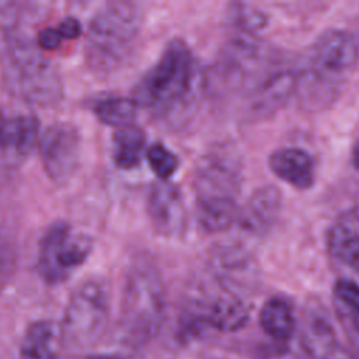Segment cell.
Listing matches in <instances>:
<instances>
[{
    "label": "cell",
    "instance_id": "6da1fadb",
    "mask_svg": "<svg viewBox=\"0 0 359 359\" xmlns=\"http://www.w3.org/2000/svg\"><path fill=\"white\" fill-rule=\"evenodd\" d=\"M0 66L6 87L21 101L50 107L62 100L63 86L56 66L27 35L14 29L4 34Z\"/></svg>",
    "mask_w": 359,
    "mask_h": 359
},
{
    "label": "cell",
    "instance_id": "7a4b0ae2",
    "mask_svg": "<svg viewBox=\"0 0 359 359\" xmlns=\"http://www.w3.org/2000/svg\"><path fill=\"white\" fill-rule=\"evenodd\" d=\"M165 314V292L158 269L144 257L129 266L121 300L119 327L132 344L150 341L160 330Z\"/></svg>",
    "mask_w": 359,
    "mask_h": 359
},
{
    "label": "cell",
    "instance_id": "3957f363",
    "mask_svg": "<svg viewBox=\"0 0 359 359\" xmlns=\"http://www.w3.org/2000/svg\"><path fill=\"white\" fill-rule=\"evenodd\" d=\"M194 74V56L189 48L182 41L174 39L136 84L132 100L137 107L165 112L188 95Z\"/></svg>",
    "mask_w": 359,
    "mask_h": 359
},
{
    "label": "cell",
    "instance_id": "277c9868",
    "mask_svg": "<svg viewBox=\"0 0 359 359\" xmlns=\"http://www.w3.org/2000/svg\"><path fill=\"white\" fill-rule=\"evenodd\" d=\"M140 29V13L129 1L101 6L88 22L87 59L100 70L116 66L130 50Z\"/></svg>",
    "mask_w": 359,
    "mask_h": 359
},
{
    "label": "cell",
    "instance_id": "5b68a950",
    "mask_svg": "<svg viewBox=\"0 0 359 359\" xmlns=\"http://www.w3.org/2000/svg\"><path fill=\"white\" fill-rule=\"evenodd\" d=\"M109 316V297L101 280H86L70 296L62 324L60 344L72 351L94 346L101 338Z\"/></svg>",
    "mask_w": 359,
    "mask_h": 359
},
{
    "label": "cell",
    "instance_id": "8992f818",
    "mask_svg": "<svg viewBox=\"0 0 359 359\" xmlns=\"http://www.w3.org/2000/svg\"><path fill=\"white\" fill-rule=\"evenodd\" d=\"M243 178V158L236 146H212L198 161L194 177L196 202H236Z\"/></svg>",
    "mask_w": 359,
    "mask_h": 359
},
{
    "label": "cell",
    "instance_id": "52a82bcc",
    "mask_svg": "<svg viewBox=\"0 0 359 359\" xmlns=\"http://www.w3.org/2000/svg\"><path fill=\"white\" fill-rule=\"evenodd\" d=\"M93 250L87 234L74 233L65 222H56L43 233L38 247V272L48 283L63 282L83 265Z\"/></svg>",
    "mask_w": 359,
    "mask_h": 359
},
{
    "label": "cell",
    "instance_id": "ba28073f",
    "mask_svg": "<svg viewBox=\"0 0 359 359\" xmlns=\"http://www.w3.org/2000/svg\"><path fill=\"white\" fill-rule=\"evenodd\" d=\"M39 156L48 177L59 185L76 174L81 156V137L69 122H55L45 129L39 142Z\"/></svg>",
    "mask_w": 359,
    "mask_h": 359
},
{
    "label": "cell",
    "instance_id": "9c48e42d",
    "mask_svg": "<svg viewBox=\"0 0 359 359\" xmlns=\"http://www.w3.org/2000/svg\"><path fill=\"white\" fill-rule=\"evenodd\" d=\"M359 48L353 35L342 29H327L314 41L310 52L314 76L332 84L356 65Z\"/></svg>",
    "mask_w": 359,
    "mask_h": 359
},
{
    "label": "cell",
    "instance_id": "30bf717a",
    "mask_svg": "<svg viewBox=\"0 0 359 359\" xmlns=\"http://www.w3.org/2000/svg\"><path fill=\"white\" fill-rule=\"evenodd\" d=\"M195 318L220 331H236L248 318V310L241 297L219 283V290L205 293L195 302Z\"/></svg>",
    "mask_w": 359,
    "mask_h": 359
},
{
    "label": "cell",
    "instance_id": "8fae6325",
    "mask_svg": "<svg viewBox=\"0 0 359 359\" xmlns=\"http://www.w3.org/2000/svg\"><path fill=\"white\" fill-rule=\"evenodd\" d=\"M147 213L154 230L164 237H178L185 230V206L177 185L158 181L147 196Z\"/></svg>",
    "mask_w": 359,
    "mask_h": 359
},
{
    "label": "cell",
    "instance_id": "7c38bea8",
    "mask_svg": "<svg viewBox=\"0 0 359 359\" xmlns=\"http://www.w3.org/2000/svg\"><path fill=\"white\" fill-rule=\"evenodd\" d=\"M268 164L276 177L294 188L307 189L313 185L314 163L311 156L303 149H278L271 153Z\"/></svg>",
    "mask_w": 359,
    "mask_h": 359
},
{
    "label": "cell",
    "instance_id": "4fadbf2b",
    "mask_svg": "<svg viewBox=\"0 0 359 359\" xmlns=\"http://www.w3.org/2000/svg\"><path fill=\"white\" fill-rule=\"evenodd\" d=\"M39 121L34 115L4 118L0 125V151L25 157L39 142Z\"/></svg>",
    "mask_w": 359,
    "mask_h": 359
},
{
    "label": "cell",
    "instance_id": "5bb4252c",
    "mask_svg": "<svg viewBox=\"0 0 359 359\" xmlns=\"http://www.w3.org/2000/svg\"><path fill=\"white\" fill-rule=\"evenodd\" d=\"M328 251L341 264L359 273V219L341 217L328 233Z\"/></svg>",
    "mask_w": 359,
    "mask_h": 359
},
{
    "label": "cell",
    "instance_id": "9a60e30c",
    "mask_svg": "<svg viewBox=\"0 0 359 359\" xmlns=\"http://www.w3.org/2000/svg\"><path fill=\"white\" fill-rule=\"evenodd\" d=\"M57 342H60V332L52 321H35L22 338L21 356L24 359H56Z\"/></svg>",
    "mask_w": 359,
    "mask_h": 359
},
{
    "label": "cell",
    "instance_id": "2e32d148",
    "mask_svg": "<svg viewBox=\"0 0 359 359\" xmlns=\"http://www.w3.org/2000/svg\"><path fill=\"white\" fill-rule=\"evenodd\" d=\"M280 194L273 187L258 189L248 201L241 215L243 224L251 230H264L271 226L280 210Z\"/></svg>",
    "mask_w": 359,
    "mask_h": 359
},
{
    "label": "cell",
    "instance_id": "e0dca14e",
    "mask_svg": "<svg viewBox=\"0 0 359 359\" xmlns=\"http://www.w3.org/2000/svg\"><path fill=\"white\" fill-rule=\"evenodd\" d=\"M259 323L266 334L279 341H287L296 330V318L290 304L280 299H269L259 311Z\"/></svg>",
    "mask_w": 359,
    "mask_h": 359
},
{
    "label": "cell",
    "instance_id": "ac0fdd59",
    "mask_svg": "<svg viewBox=\"0 0 359 359\" xmlns=\"http://www.w3.org/2000/svg\"><path fill=\"white\" fill-rule=\"evenodd\" d=\"M114 163L122 170H130L139 165L144 147V132L135 123L118 128L114 133Z\"/></svg>",
    "mask_w": 359,
    "mask_h": 359
},
{
    "label": "cell",
    "instance_id": "d6986e66",
    "mask_svg": "<svg viewBox=\"0 0 359 359\" xmlns=\"http://www.w3.org/2000/svg\"><path fill=\"white\" fill-rule=\"evenodd\" d=\"M196 216L208 233L227 230L240 216L236 202H196Z\"/></svg>",
    "mask_w": 359,
    "mask_h": 359
},
{
    "label": "cell",
    "instance_id": "ffe728a7",
    "mask_svg": "<svg viewBox=\"0 0 359 359\" xmlns=\"http://www.w3.org/2000/svg\"><path fill=\"white\" fill-rule=\"evenodd\" d=\"M93 111L104 125L123 128L135 121L137 105L132 98L105 97L94 104Z\"/></svg>",
    "mask_w": 359,
    "mask_h": 359
},
{
    "label": "cell",
    "instance_id": "44dd1931",
    "mask_svg": "<svg viewBox=\"0 0 359 359\" xmlns=\"http://www.w3.org/2000/svg\"><path fill=\"white\" fill-rule=\"evenodd\" d=\"M304 345L311 352L310 355H317L320 352L323 356L337 345L332 328L323 313L310 311L304 321Z\"/></svg>",
    "mask_w": 359,
    "mask_h": 359
},
{
    "label": "cell",
    "instance_id": "7402d4cb",
    "mask_svg": "<svg viewBox=\"0 0 359 359\" xmlns=\"http://www.w3.org/2000/svg\"><path fill=\"white\" fill-rule=\"evenodd\" d=\"M147 163L153 172L161 180L167 181L178 168V158L165 146L154 143L147 149Z\"/></svg>",
    "mask_w": 359,
    "mask_h": 359
},
{
    "label": "cell",
    "instance_id": "603a6c76",
    "mask_svg": "<svg viewBox=\"0 0 359 359\" xmlns=\"http://www.w3.org/2000/svg\"><path fill=\"white\" fill-rule=\"evenodd\" d=\"M337 316L346 338L348 355L351 359H359V314L337 304Z\"/></svg>",
    "mask_w": 359,
    "mask_h": 359
},
{
    "label": "cell",
    "instance_id": "cb8c5ba5",
    "mask_svg": "<svg viewBox=\"0 0 359 359\" xmlns=\"http://www.w3.org/2000/svg\"><path fill=\"white\" fill-rule=\"evenodd\" d=\"M15 269V247L13 238L0 229V290L11 279Z\"/></svg>",
    "mask_w": 359,
    "mask_h": 359
},
{
    "label": "cell",
    "instance_id": "d4e9b609",
    "mask_svg": "<svg viewBox=\"0 0 359 359\" xmlns=\"http://www.w3.org/2000/svg\"><path fill=\"white\" fill-rule=\"evenodd\" d=\"M334 293L337 304L359 314V285H356L352 280L341 279L335 283Z\"/></svg>",
    "mask_w": 359,
    "mask_h": 359
},
{
    "label": "cell",
    "instance_id": "484cf974",
    "mask_svg": "<svg viewBox=\"0 0 359 359\" xmlns=\"http://www.w3.org/2000/svg\"><path fill=\"white\" fill-rule=\"evenodd\" d=\"M62 42V36L59 35L56 28H45L38 34L36 45L39 49L52 50L56 49Z\"/></svg>",
    "mask_w": 359,
    "mask_h": 359
},
{
    "label": "cell",
    "instance_id": "4316f807",
    "mask_svg": "<svg viewBox=\"0 0 359 359\" xmlns=\"http://www.w3.org/2000/svg\"><path fill=\"white\" fill-rule=\"evenodd\" d=\"M56 29H57L59 35L62 36V39H63V38H66V39H74V38H77V36L80 35V32H81V25H80V22H79V20H76L74 17H66V18H63V20L59 22V25L56 27Z\"/></svg>",
    "mask_w": 359,
    "mask_h": 359
},
{
    "label": "cell",
    "instance_id": "83f0119b",
    "mask_svg": "<svg viewBox=\"0 0 359 359\" xmlns=\"http://www.w3.org/2000/svg\"><path fill=\"white\" fill-rule=\"evenodd\" d=\"M20 13V6L11 1H0V27L11 28Z\"/></svg>",
    "mask_w": 359,
    "mask_h": 359
},
{
    "label": "cell",
    "instance_id": "f1b7e54d",
    "mask_svg": "<svg viewBox=\"0 0 359 359\" xmlns=\"http://www.w3.org/2000/svg\"><path fill=\"white\" fill-rule=\"evenodd\" d=\"M352 164L355 165L356 170H359V140L355 143L352 149Z\"/></svg>",
    "mask_w": 359,
    "mask_h": 359
},
{
    "label": "cell",
    "instance_id": "f546056e",
    "mask_svg": "<svg viewBox=\"0 0 359 359\" xmlns=\"http://www.w3.org/2000/svg\"><path fill=\"white\" fill-rule=\"evenodd\" d=\"M86 359H121V358L114 356V355H94V356H88Z\"/></svg>",
    "mask_w": 359,
    "mask_h": 359
},
{
    "label": "cell",
    "instance_id": "4dcf8cb0",
    "mask_svg": "<svg viewBox=\"0 0 359 359\" xmlns=\"http://www.w3.org/2000/svg\"><path fill=\"white\" fill-rule=\"evenodd\" d=\"M6 116L1 114V111H0V125H1V122H3V119H4Z\"/></svg>",
    "mask_w": 359,
    "mask_h": 359
}]
</instances>
